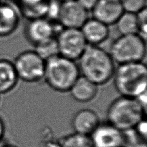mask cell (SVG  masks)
Listing matches in <instances>:
<instances>
[{"label":"cell","mask_w":147,"mask_h":147,"mask_svg":"<svg viewBox=\"0 0 147 147\" xmlns=\"http://www.w3.org/2000/svg\"><path fill=\"white\" fill-rule=\"evenodd\" d=\"M78 61L80 75L98 86L112 80L116 68L109 52L99 46L88 45Z\"/></svg>","instance_id":"1"},{"label":"cell","mask_w":147,"mask_h":147,"mask_svg":"<svg viewBox=\"0 0 147 147\" xmlns=\"http://www.w3.org/2000/svg\"><path fill=\"white\" fill-rule=\"evenodd\" d=\"M145 105L138 99L121 96L109 105L107 121L121 132H128L145 120Z\"/></svg>","instance_id":"2"},{"label":"cell","mask_w":147,"mask_h":147,"mask_svg":"<svg viewBox=\"0 0 147 147\" xmlns=\"http://www.w3.org/2000/svg\"><path fill=\"white\" fill-rule=\"evenodd\" d=\"M112 79L120 96L139 98L146 95L147 69L143 62L119 65Z\"/></svg>","instance_id":"3"},{"label":"cell","mask_w":147,"mask_h":147,"mask_svg":"<svg viewBox=\"0 0 147 147\" xmlns=\"http://www.w3.org/2000/svg\"><path fill=\"white\" fill-rule=\"evenodd\" d=\"M78 63L61 55L46 61L43 80L50 88L58 92H67L80 77Z\"/></svg>","instance_id":"4"},{"label":"cell","mask_w":147,"mask_h":147,"mask_svg":"<svg viewBox=\"0 0 147 147\" xmlns=\"http://www.w3.org/2000/svg\"><path fill=\"white\" fill-rule=\"evenodd\" d=\"M109 54L118 65L143 62L146 54V39L139 34L121 35L111 45Z\"/></svg>","instance_id":"5"},{"label":"cell","mask_w":147,"mask_h":147,"mask_svg":"<svg viewBox=\"0 0 147 147\" xmlns=\"http://www.w3.org/2000/svg\"><path fill=\"white\" fill-rule=\"evenodd\" d=\"M20 80L27 83H37L43 80L46 61L35 51L20 53L13 62Z\"/></svg>","instance_id":"6"},{"label":"cell","mask_w":147,"mask_h":147,"mask_svg":"<svg viewBox=\"0 0 147 147\" xmlns=\"http://www.w3.org/2000/svg\"><path fill=\"white\" fill-rule=\"evenodd\" d=\"M56 38L59 54L75 61L88 45L80 28H63Z\"/></svg>","instance_id":"7"},{"label":"cell","mask_w":147,"mask_h":147,"mask_svg":"<svg viewBox=\"0 0 147 147\" xmlns=\"http://www.w3.org/2000/svg\"><path fill=\"white\" fill-rule=\"evenodd\" d=\"M59 32L57 25L46 18L29 20L25 28L26 38L34 47L56 38Z\"/></svg>","instance_id":"8"},{"label":"cell","mask_w":147,"mask_h":147,"mask_svg":"<svg viewBox=\"0 0 147 147\" xmlns=\"http://www.w3.org/2000/svg\"><path fill=\"white\" fill-rule=\"evenodd\" d=\"M88 13L76 0L61 2L57 21L63 28H81L88 20Z\"/></svg>","instance_id":"9"},{"label":"cell","mask_w":147,"mask_h":147,"mask_svg":"<svg viewBox=\"0 0 147 147\" xmlns=\"http://www.w3.org/2000/svg\"><path fill=\"white\" fill-rule=\"evenodd\" d=\"M94 147H122L124 133L107 123H101L90 136Z\"/></svg>","instance_id":"10"},{"label":"cell","mask_w":147,"mask_h":147,"mask_svg":"<svg viewBox=\"0 0 147 147\" xmlns=\"http://www.w3.org/2000/svg\"><path fill=\"white\" fill-rule=\"evenodd\" d=\"M22 16L16 5L0 2V37L12 34L19 27Z\"/></svg>","instance_id":"11"},{"label":"cell","mask_w":147,"mask_h":147,"mask_svg":"<svg viewBox=\"0 0 147 147\" xmlns=\"http://www.w3.org/2000/svg\"><path fill=\"white\" fill-rule=\"evenodd\" d=\"M100 123V119L97 112L92 109H84L74 114L71 125L74 132L90 136Z\"/></svg>","instance_id":"12"},{"label":"cell","mask_w":147,"mask_h":147,"mask_svg":"<svg viewBox=\"0 0 147 147\" xmlns=\"http://www.w3.org/2000/svg\"><path fill=\"white\" fill-rule=\"evenodd\" d=\"M92 12L93 18L110 26L115 25L124 10L119 0H99Z\"/></svg>","instance_id":"13"},{"label":"cell","mask_w":147,"mask_h":147,"mask_svg":"<svg viewBox=\"0 0 147 147\" xmlns=\"http://www.w3.org/2000/svg\"><path fill=\"white\" fill-rule=\"evenodd\" d=\"M88 45L99 46L108 39L109 26L96 18H88L80 28Z\"/></svg>","instance_id":"14"},{"label":"cell","mask_w":147,"mask_h":147,"mask_svg":"<svg viewBox=\"0 0 147 147\" xmlns=\"http://www.w3.org/2000/svg\"><path fill=\"white\" fill-rule=\"evenodd\" d=\"M69 92L75 101L86 103L95 99L98 94V86L80 76Z\"/></svg>","instance_id":"15"},{"label":"cell","mask_w":147,"mask_h":147,"mask_svg":"<svg viewBox=\"0 0 147 147\" xmlns=\"http://www.w3.org/2000/svg\"><path fill=\"white\" fill-rule=\"evenodd\" d=\"M51 0H18L16 6L22 16L32 20L46 18Z\"/></svg>","instance_id":"16"},{"label":"cell","mask_w":147,"mask_h":147,"mask_svg":"<svg viewBox=\"0 0 147 147\" xmlns=\"http://www.w3.org/2000/svg\"><path fill=\"white\" fill-rule=\"evenodd\" d=\"M13 62L0 59V94L11 92L19 81Z\"/></svg>","instance_id":"17"},{"label":"cell","mask_w":147,"mask_h":147,"mask_svg":"<svg viewBox=\"0 0 147 147\" xmlns=\"http://www.w3.org/2000/svg\"><path fill=\"white\" fill-rule=\"evenodd\" d=\"M115 25L121 35L138 34L139 26L137 14L124 11Z\"/></svg>","instance_id":"18"},{"label":"cell","mask_w":147,"mask_h":147,"mask_svg":"<svg viewBox=\"0 0 147 147\" xmlns=\"http://www.w3.org/2000/svg\"><path fill=\"white\" fill-rule=\"evenodd\" d=\"M61 147H94L90 136L74 132L65 136L61 142Z\"/></svg>","instance_id":"19"},{"label":"cell","mask_w":147,"mask_h":147,"mask_svg":"<svg viewBox=\"0 0 147 147\" xmlns=\"http://www.w3.org/2000/svg\"><path fill=\"white\" fill-rule=\"evenodd\" d=\"M35 51L45 61L59 54L56 38H52L35 46Z\"/></svg>","instance_id":"20"},{"label":"cell","mask_w":147,"mask_h":147,"mask_svg":"<svg viewBox=\"0 0 147 147\" xmlns=\"http://www.w3.org/2000/svg\"><path fill=\"white\" fill-rule=\"evenodd\" d=\"M125 12L137 13L146 9V0H119Z\"/></svg>","instance_id":"21"},{"label":"cell","mask_w":147,"mask_h":147,"mask_svg":"<svg viewBox=\"0 0 147 147\" xmlns=\"http://www.w3.org/2000/svg\"><path fill=\"white\" fill-rule=\"evenodd\" d=\"M139 32L138 34L146 39L147 34V12L146 9L137 13Z\"/></svg>","instance_id":"22"},{"label":"cell","mask_w":147,"mask_h":147,"mask_svg":"<svg viewBox=\"0 0 147 147\" xmlns=\"http://www.w3.org/2000/svg\"><path fill=\"white\" fill-rule=\"evenodd\" d=\"M88 12L92 11L99 0H76Z\"/></svg>","instance_id":"23"},{"label":"cell","mask_w":147,"mask_h":147,"mask_svg":"<svg viewBox=\"0 0 147 147\" xmlns=\"http://www.w3.org/2000/svg\"><path fill=\"white\" fill-rule=\"evenodd\" d=\"M5 132V127L3 120L0 118V143L3 141V138Z\"/></svg>","instance_id":"24"},{"label":"cell","mask_w":147,"mask_h":147,"mask_svg":"<svg viewBox=\"0 0 147 147\" xmlns=\"http://www.w3.org/2000/svg\"><path fill=\"white\" fill-rule=\"evenodd\" d=\"M1 147H18V146L13 145H10V144H5V143H3V144L1 146Z\"/></svg>","instance_id":"25"},{"label":"cell","mask_w":147,"mask_h":147,"mask_svg":"<svg viewBox=\"0 0 147 147\" xmlns=\"http://www.w3.org/2000/svg\"><path fill=\"white\" fill-rule=\"evenodd\" d=\"M59 1L61 2H64V1H73V0H59Z\"/></svg>","instance_id":"26"},{"label":"cell","mask_w":147,"mask_h":147,"mask_svg":"<svg viewBox=\"0 0 147 147\" xmlns=\"http://www.w3.org/2000/svg\"><path fill=\"white\" fill-rule=\"evenodd\" d=\"M1 0H0V2H1Z\"/></svg>","instance_id":"27"}]
</instances>
